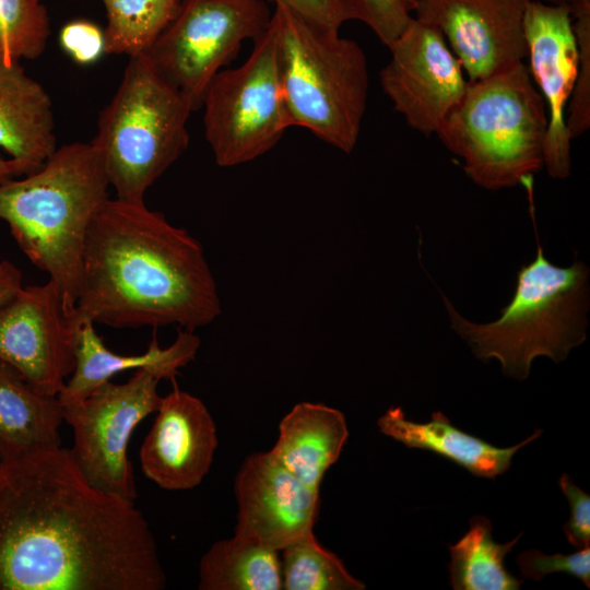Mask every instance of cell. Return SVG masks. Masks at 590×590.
Segmentation results:
<instances>
[{
	"label": "cell",
	"instance_id": "6da1fadb",
	"mask_svg": "<svg viewBox=\"0 0 590 590\" xmlns=\"http://www.w3.org/2000/svg\"><path fill=\"white\" fill-rule=\"evenodd\" d=\"M134 502L93 486L70 449L0 460V590H162Z\"/></svg>",
	"mask_w": 590,
	"mask_h": 590
},
{
	"label": "cell",
	"instance_id": "7a4b0ae2",
	"mask_svg": "<svg viewBox=\"0 0 590 590\" xmlns=\"http://www.w3.org/2000/svg\"><path fill=\"white\" fill-rule=\"evenodd\" d=\"M221 300L204 250L144 202L108 199L87 232L80 294L70 316L113 328L214 321Z\"/></svg>",
	"mask_w": 590,
	"mask_h": 590
},
{
	"label": "cell",
	"instance_id": "3957f363",
	"mask_svg": "<svg viewBox=\"0 0 590 590\" xmlns=\"http://www.w3.org/2000/svg\"><path fill=\"white\" fill-rule=\"evenodd\" d=\"M108 187L91 142L57 148L24 178L0 184V219L27 258L48 274L69 319L81 290L87 232L109 199Z\"/></svg>",
	"mask_w": 590,
	"mask_h": 590
},
{
	"label": "cell",
	"instance_id": "277c9868",
	"mask_svg": "<svg viewBox=\"0 0 590 590\" xmlns=\"http://www.w3.org/2000/svg\"><path fill=\"white\" fill-rule=\"evenodd\" d=\"M536 237V256L517 273L511 300L491 322L462 317L442 295L451 329L481 361L497 359L506 376L524 380L531 363L546 356L555 363L587 339L589 310L588 266L552 263Z\"/></svg>",
	"mask_w": 590,
	"mask_h": 590
},
{
	"label": "cell",
	"instance_id": "5b68a950",
	"mask_svg": "<svg viewBox=\"0 0 590 590\" xmlns=\"http://www.w3.org/2000/svg\"><path fill=\"white\" fill-rule=\"evenodd\" d=\"M546 130L544 99L521 61L469 81L436 135L474 184L499 190L526 184L544 166Z\"/></svg>",
	"mask_w": 590,
	"mask_h": 590
},
{
	"label": "cell",
	"instance_id": "8992f818",
	"mask_svg": "<svg viewBox=\"0 0 590 590\" xmlns=\"http://www.w3.org/2000/svg\"><path fill=\"white\" fill-rule=\"evenodd\" d=\"M270 24L291 126L351 153L368 97L364 50L338 30L310 23L282 4H274Z\"/></svg>",
	"mask_w": 590,
	"mask_h": 590
},
{
	"label": "cell",
	"instance_id": "52a82bcc",
	"mask_svg": "<svg viewBox=\"0 0 590 590\" xmlns=\"http://www.w3.org/2000/svg\"><path fill=\"white\" fill-rule=\"evenodd\" d=\"M192 111L148 55L129 58L91 141L117 199L144 202L146 190L186 151Z\"/></svg>",
	"mask_w": 590,
	"mask_h": 590
},
{
	"label": "cell",
	"instance_id": "ba28073f",
	"mask_svg": "<svg viewBox=\"0 0 590 590\" xmlns=\"http://www.w3.org/2000/svg\"><path fill=\"white\" fill-rule=\"evenodd\" d=\"M204 135L219 166L245 164L270 151L291 126L273 28L253 42L246 61L221 70L203 99Z\"/></svg>",
	"mask_w": 590,
	"mask_h": 590
},
{
	"label": "cell",
	"instance_id": "9c48e42d",
	"mask_svg": "<svg viewBox=\"0 0 590 590\" xmlns=\"http://www.w3.org/2000/svg\"><path fill=\"white\" fill-rule=\"evenodd\" d=\"M271 16L266 0H181L146 55L197 110L212 79L245 40L267 31Z\"/></svg>",
	"mask_w": 590,
	"mask_h": 590
},
{
	"label": "cell",
	"instance_id": "30bf717a",
	"mask_svg": "<svg viewBox=\"0 0 590 590\" xmlns=\"http://www.w3.org/2000/svg\"><path fill=\"white\" fill-rule=\"evenodd\" d=\"M158 381L138 369L125 384L108 380L82 400L62 404L63 421L73 432L71 455L96 488L131 502L137 498L128 446L139 423L161 405Z\"/></svg>",
	"mask_w": 590,
	"mask_h": 590
},
{
	"label": "cell",
	"instance_id": "8fae6325",
	"mask_svg": "<svg viewBox=\"0 0 590 590\" xmlns=\"http://www.w3.org/2000/svg\"><path fill=\"white\" fill-rule=\"evenodd\" d=\"M389 50L380 72L384 93L412 129L436 134L469 84L460 61L441 33L416 17Z\"/></svg>",
	"mask_w": 590,
	"mask_h": 590
},
{
	"label": "cell",
	"instance_id": "7c38bea8",
	"mask_svg": "<svg viewBox=\"0 0 590 590\" xmlns=\"http://www.w3.org/2000/svg\"><path fill=\"white\" fill-rule=\"evenodd\" d=\"M76 329L51 281L22 285L0 308V361L38 391L58 396L75 367Z\"/></svg>",
	"mask_w": 590,
	"mask_h": 590
},
{
	"label": "cell",
	"instance_id": "4fadbf2b",
	"mask_svg": "<svg viewBox=\"0 0 590 590\" xmlns=\"http://www.w3.org/2000/svg\"><path fill=\"white\" fill-rule=\"evenodd\" d=\"M529 73L548 110L543 160L555 179L570 175V141L566 114L578 75L579 51L571 10L530 0L523 17Z\"/></svg>",
	"mask_w": 590,
	"mask_h": 590
},
{
	"label": "cell",
	"instance_id": "5bb4252c",
	"mask_svg": "<svg viewBox=\"0 0 590 590\" xmlns=\"http://www.w3.org/2000/svg\"><path fill=\"white\" fill-rule=\"evenodd\" d=\"M530 0H417L416 19L444 36L469 81L527 57L523 17Z\"/></svg>",
	"mask_w": 590,
	"mask_h": 590
},
{
	"label": "cell",
	"instance_id": "9a60e30c",
	"mask_svg": "<svg viewBox=\"0 0 590 590\" xmlns=\"http://www.w3.org/2000/svg\"><path fill=\"white\" fill-rule=\"evenodd\" d=\"M237 500L235 533L281 552L314 532L320 495L268 452L248 456L234 482Z\"/></svg>",
	"mask_w": 590,
	"mask_h": 590
},
{
	"label": "cell",
	"instance_id": "2e32d148",
	"mask_svg": "<svg viewBox=\"0 0 590 590\" xmlns=\"http://www.w3.org/2000/svg\"><path fill=\"white\" fill-rule=\"evenodd\" d=\"M140 449L143 474L167 491L198 486L210 471L217 448L214 420L196 396L174 389L156 411Z\"/></svg>",
	"mask_w": 590,
	"mask_h": 590
},
{
	"label": "cell",
	"instance_id": "e0dca14e",
	"mask_svg": "<svg viewBox=\"0 0 590 590\" xmlns=\"http://www.w3.org/2000/svg\"><path fill=\"white\" fill-rule=\"evenodd\" d=\"M200 344L193 331L184 329L168 347L161 349L154 335L145 353L121 355L107 349L92 321H84L75 333L74 370L58 399L61 404L82 400L116 374L129 369H144L160 380H175L179 369L196 357Z\"/></svg>",
	"mask_w": 590,
	"mask_h": 590
},
{
	"label": "cell",
	"instance_id": "ac0fdd59",
	"mask_svg": "<svg viewBox=\"0 0 590 590\" xmlns=\"http://www.w3.org/2000/svg\"><path fill=\"white\" fill-rule=\"evenodd\" d=\"M51 99L19 61L0 59V150L34 172L57 149Z\"/></svg>",
	"mask_w": 590,
	"mask_h": 590
},
{
	"label": "cell",
	"instance_id": "d6986e66",
	"mask_svg": "<svg viewBox=\"0 0 590 590\" xmlns=\"http://www.w3.org/2000/svg\"><path fill=\"white\" fill-rule=\"evenodd\" d=\"M379 430L408 448L433 451L464 468L475 476L495 479L506 472L514 455L536 439L541 429L526 440L507 448H498L451 425L441 412H434L427 423H415L405 417L401 408H390L377 421Z\"/></svg>",
	"mask_w": 590,
	"mask_h": 590
},
{
	"label": "cell",
	"instance_id": "ffe728a7",
	"mask_svg": "<svg viewBox=\"0 0 590 590\" xmlns=\"http://www.w3.org/2000/svg\"><path fill=\"white\" fill-rule=\"evenodd\" d=\"M349 437L343 413L321 403L300 402L281 420L270 452L293 475L314 489L338 460Z\"/></svg>",
	"mask_w": 590,
	"mask_h": 590
},
{
	"label": "cell",
	"instance_id": "44dd1931",
	"mask_svg": "<svg viewBox=\"0 0 590 590\" xmlns=\"http://www.w3.org/2000/svg\"><path fill=\"white\" fill-rule=\"evenodd\" d=\"M62 404L0 361V460L61 446Z\"/></svg>",
	"mask_w": 590,
	"mask_h": 590
},
{
	"label": "cell",
	"instance_id": "7402d4cb",
	"mask_svg": "<svg viewBox=\"0 0 590 590\" xmlns=\"http://www.w3.org/2000/svg\"><path fill=\"white\" fill-rule=\"evenodd\" d=\"M200 590H281L279 552L235 533L217 541L199 564Z\"/></svg>",
	"mask_w": 590,
	"mask_h": 590
},
{
	"label": "cell",
	"instance_id": "603a6c76",
	"mask_svg": "<svg viewBox=\"0 0 590 590\" xmlns=\"http://www.w3.org/2000/svg\"><path fill=\"white\" fill-rule=\"evenodd\" d=\"M521 534L510 542L497 543L492 538L491 521L484 516L472 517L469 531L456 544L449 545L452 589L518 590L523 580L508 573L505 557Z\"/></svg>",
	"mask_w": 590,
	"mask_h": 590
},
{
	"label": "cell",
	"instance_id": "cb8c5ba5",
	"mask_svg": "<svg viewBox=\"0 0 590 590\" xmlns=\"http://www.w3.org/2000/svg\"><path fill=\"white\" fill-rule=\"evenodd\" d=\"M106 11L105 54L146 55L176 17L181 0H101Z\"/></svg>",
	"mask_w": 590,
	"mask_h": 590
},
{
	"label": "cell",
	"instance_id": "d4e9b609",
	"mask_svg": "<svg viewBox=\"0 0 590 590\" xmlns=\"http://www.w3.org/2000/svg\"><path fill=\"white\" fill-rule=\"evenodd\" d=\"M281 570L284 590H363L343 562L323 547L314 532L292 542L282 551Z\"/></svg>",
	"mask_w": 590,
	"mask_h": 590
},
{
	"label": "cell",
	"instance_id": "484cf974",
	"mask_svg": "<svg viewBox=\"0 0 590 590\" xmlns=\"http://www.w3.org/2000/svg\"><path fill=\"white\" fill-rule=\"evenodd\" d=\"M49 36L50 20L43 0H0V59H37Z\"/></svg>",
	"mask_w": 590,
	"mask_h": 590
},
{
	"label": "cell",
	"instance_id": "4316f807",
	"mask_svg": "<svg viewBox=\"0 0 590 590\" xmlns=\"http://www.w3.org/2000/svg\"><path fill=\"white\" fill-rule=\"evenodd\" d=\"M573 28L579 51L578 75L566 114L571 140L590 127V4L571 10Z\"/></svg>",
	"mask_w": 590,
	"mask_h": 590
},
{
	"label": "cell",
	"instance_id": "83f0119b",
	"mask_svg": "<svg viewBox=\"0 0 590 590\" xmlns=\"http://www.w3.org/2000/svg\"><path fill=\"white\" fill-rule=\"evenodd\" d=\"M361 21L369 26L388 48L402 34L414 12L417 0H354Z\"/></svg>",
	"mask_w": 590,
	"mask_h": 590
},
{
	"label": "cell",
	"instance_id": "f1b7e54d",
	"mask_svg": "<svg viewBox=\"0 0 590 590\" xmlns=\"http://www.w3.org/2000/svg\"><path fill=\"white\" fill-rule=\"evenodd\" d=\"M517 564L523 577L542 580L553 573H567L579 578L587 588L590 587V547L585 546L569 555H545L538 550H528L520 553Z\"/></svg>",
	"mask_w": 590,
	"mask_h": 590
},
{
	"label": "cell",
	"instance_id": "f546056e",
	"mask_svg": "<svg viewBox=\"0 0 590 590\" xmlns=\"http://www.w3.org/2000/svg\"><path fill=\"white\" fill-rule=\"evenodd\" d=\"M282 4L306 21L327 28L338 30L349 21H361L354 0H266Z\"/></svg>",
	"mask_w": 590,
	"mask_h": 590
},
{
	"label": "cell",
	"instance_id": "4dcf8cb0",
	"mask_svg": "<svg viewBox=\"0 0 590 590\" xmlns=\"http://www.w3.org/2000/svg\"><path fill=\"white\" fill-rule=\"evenodd\" d=\"M59 43L71 59L81 66L96 62L105 54L104 30L87 20H74L64 24Z\"/></svg>",
	"mask_w": 590,
	"mask_h": 590
},
{
	"label": "cell",
	"instance_id": "1f68e13d",
	"mask_svg": "<svg viewBox=\"0 0 590 590\" xmlns=\"http://www.w3.org/2000/svg\"><path fill=\"white\" fill-rule=\"evenodd\" d=\"M558 485L570 506V518L564 524L568 542L577 548L590 544V496L574 484L568 474H562Z\"/></svg>",
	"mask_w": 590,
	"mask_h": 590
},
{
	"label": "cell",
	"instance_id": "d6a6232c",
	"mask_svg": "<svg viewBox=\"0 0 590 590\" xmlns=\"http://www.w3.org/2000/svg\"><path fill=\"white\" fill-rule=\"evenodd\" d=\"M22 286V274L15 266L7 262L0 272V308L17 292Z\"/></svg>",
	"mask_w": 590,
	"mask_h": 590
},
{
	"label": "cell",
	"instance_id": "836d02e7",
	"mask_svg": "<svg viewBox=\"0 0 590 590\" xmlns=\"http://www.w3.org/2000/svg\"><path fill=\"white\" fill-rule=\"evenodd\" d=\"M26 174L28 172L22 164L12 158H5L0 153V184Z\"/></svg>",
	"mask_w": 590,
	"mask_h": 590
},
{
	"label": "cell",
	"instance_id": "e575fe53",
	"mask_svg": "<svg viewBox=\"0 0 590 590\" xmlns=\"http://www.w3.org/2000/svg\"><path fill=\"white\" fill-rule=\"evenodd\" d=\"M542 2L557 5H567L575 9L580 5L590 4V0H541Z\"/></svg>",
	"mask_w": 590,
	"mask_h": 590
},
{
	"label": "cell",
	"instance_id": "d590c367",
	"mask_svg": "<svg viewBox=\"0 0 590 590\" xmlns=\"http://www.w3.org/2000/svg\"><path fill=\"white\" fill-rule=\"evenodd\" d=\"M8 261L0 260V272L3 270Z\"/></svg>",
	"mask_w": 590,
	"mask_h": 590
}]
</instances>
